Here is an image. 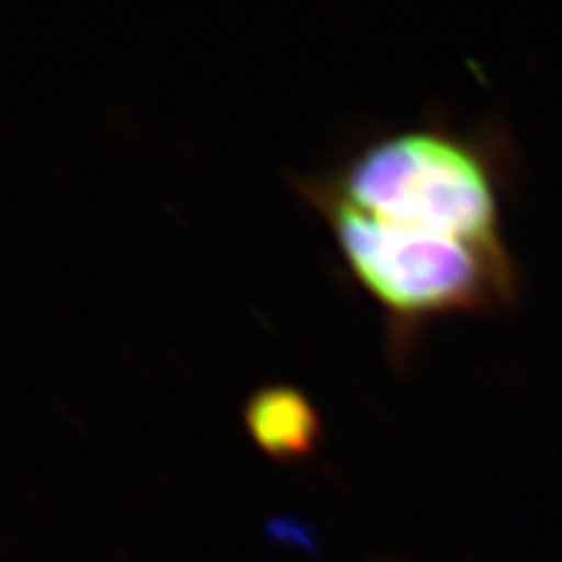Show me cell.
Masks as SVG:
<instances>
[{
  "instance_id": "cell-3",
  "label": "cell",
  "mask_w": 562,
  "mask_h": 562,
  "mask_svg": "<svg viewBox=\"0 0 562 562\" xmlns=\"http://www.w3.org/2000/svg\"><path fill=\"white\" fill-rule=\"evenodd\" d=\"M245 425L252 442L279 461L311 456L321 435L313 402L292 385H269L252 393L245 406Z\"/></svg>"
},
{
  "instance_id": "cell-2",
  "label": "cell",
  "mask_w": 562,
  "mask_h": 562,
  "mask_svg": "<svg viewBox=\"0 0 562 562\" xmlns=\"http://www.w3.org/2000/svg\"><path fill=\"white\" fill-rule=\"evenodd\" d=\"M323 209L351 273L396 318L476 311L505 292L503 248L396 227L334 199Z\"/></svg>"
},
{
  "instance_id": "cell-1",
  "label": "cell",
  "mask_w": 562,
  "mask_h": 562,
  "mask_svg": "<svg viewBox=\"0 0 562 562\" xmlns=\"http://www.w3.org/2000/svg\"><path fill=\"white\" fill-rule=\"evenodd\" d=\"M323 199L404 229L503 248L487 167L474 149L438 131L414 128L372 140Z\"/></svg>"
}]
</instances>
